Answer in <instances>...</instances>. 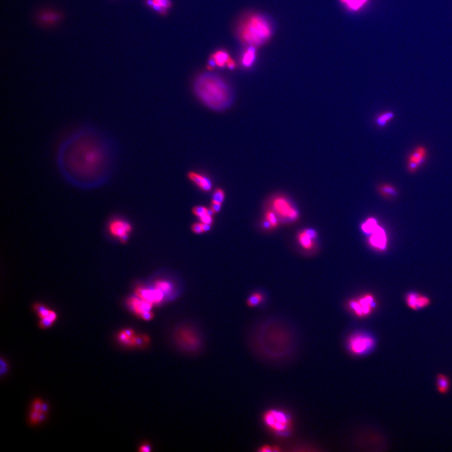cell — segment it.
Here are the masks:
<instances>
[{"mask_svg": "<svg viewBox=\"0 0 452 452\" xmlns=\"http://www.w3.org/2000/svg\"><path fill=\"white\" fill-rule=\"evenodd\" d=\"M115 150L102 132L83 128L73 132L58 147L56 164L61 175L73 184L91 187L109 180L114 171Z\"/></svg>", "mask_w": 452, "mask_h": 452, "instance_id": "1", "label": "cell"}, {"mask_svg": "<svg viewBox=\"0 0 452 452\" xmlns=\"http://www.w3.org/2000/svg\"><path fill=\"white\" fill-rule=\"evenodd\" d=\"M194 89L202 102L210 109L223 111L231 105V91L218 75L209 72L200 75L195 80Z\"/></svg>", "mask_w": 452, "mask_h": 452, "instance_id": "2", "label": "cell"}, {"mask_svg": "<svg viewBox=\"0 0 452 452\" xmlns=\"http://www.w3.org/2000/svg\"><path fill=\"white\" fill-rule=\"evenodd\" d=\"M273 34L272 25L267 18L258 14H251L242 19L237 29V35L242 44L260 47L269 41Z\"/></svg>", "mask_w": 452, "mask_h": 452, "instance_id": "3", "label": "cell"}, {"mask_svg": "<svg viewBox=\"0 0 452 452\" xmlns=\"http://www.w3.org/2000/svg\"><path fill=\"white\" fill-rule=\"evenodd\" d=\"M263 419L266 425L273 432L278 433H285L290 427V421L286 414L282 411L274 409L268 411L264 415Z\"/></svg>", "mask_w": 452, "mask_h": 452, "instance_id": "4", "label": "cell"}, {"mask_svg": "<svg viewBox=\"0 0 452 452\" xmlns=\"http://www.w3.org/2000/svg\"><path fill=\"white\" fill-rule=\"evenodd\" d=\"M374 345V339L365 334H355L348 340V347L350 351L356 355L365 354L371 350Z\"/></svg>", "mask_w": 452, "mask_h": 452, "instance_id": "5", "label": "cell"}, {"mask_svg": "<svg viewBox=\"0 0 452 452\" xmlns=\"http://www.w3.org/2000/svg\"><path fill=\"white\" fill-rule=\"evenodd\" d=\"M273 207L275 212L284 220L295 221L298 218V211L285 197L275 198L273 200Z\"/></svg>", "mask_w": 452, "mask_h": 452, "instance_id": "6", "label": "cell"}, {"mask_svg": "<svg viewBox=\"0 0 452 452\" xmlns=\"http://www.w3.org/2000/svg\"><path fill=\"white\" fill-rule=\"evenodd\" d=\"M428 150L424 146H418L412 151L407 159V170L410 173H415L427 161Z\"/></svg>", "mask_w": 452, "mask_h": 452, "instance_id": "7", "label": "cell"}, {"mask_svg": "<svg viewBox=\"0 0 452 452\" xmlns=\"http://www.w3.org/2000/svg\"><path fill=\"white\" fill-rule=\"evenodd\" d=\"M131 229V226L128 223L121 220L113 221L109 225L111 234L117 237L122 242H126L128 240V234Z\"/></svg>", "mask_w": 452, "mask_h": 452, "instance_id": "8", "label": "cell"}, {"mask_svg": "<svg viewBox=\"0 0 452 452\" xmlns=\"http://www.w3.org/2000/svg\"><path fill=\"white\" fill-rule=\"evenodd\" d=\"M135 294L136 296L141 300L148 301L153 304H159L161 303L164 298V293L160 289H148L138 287L136 289Z\"/></svg>", "mask_w": 452, "mask_h": 452, "instance_id": "9", "label": "cell"}, {"mask_svg": "<svg viewBox=\"0 0 452 452\" xmlns=\"http://www.w3.org/2000/svg\"><path fill=\"white\" fill-rule=\"evenodd\" d=\"M369 242L376 250H385L388 245L387 234L381 226L379 225L378 227L371 233L369 238Z\"/></svg>", "mask_w": 452, "mask_h": 452, "instance_id": "10", "label": "cell"}, {"mask_svg": "<svg viewBox=\"0 0 452 452\" xmlns=\"http://www.w3.org/2000/svg\"><path fill=\"white\" fill-rule=\"evenodd\" d=\"M407 305L413 310L422 309L430 305V300L427 296L411 292L406 296Z\"/></svg>", "mask_w": 452, "mask_h": 452, "instance_id": "11", "label": "cell"}, {"mask_svg": "<svg viewBox=\"0 0 452 452\" xmlns=\"http://www.w3.org/2000/svg\"><path fill=\"white\" fill-rule=\"evenodd\" d=\"M127 303H128L129 307H130L131 310L136 315L140 317L145 312L151 311L153 306H154L153 303L141 300L138 296L129 298L128 300L127 301Z\"/></svg>", "mask_w": 452, "mask_h": 452, "instance_id": "12", "label": "cell"}, {"mask_svg": "<svg viewBox=\"0 0 452 452\" xmlns=\"http://www.w3.org/2000/svg\"><path fill=\"white\" fill-rule=\"evenodd\" d=\"M35 308H36V310L38 312L39 317L41 318L40 326L42 327V328H47V327H51L54 322L56 321V315L53 311L41 305L36 306Z\"/></svg>", "mask_w": 452, "mask_h": 452, "instance_id": "13", "label": "cell"}, {"mask_svg": "<svg viewBox=\"0 0 452 452\" xmlns=\"http://www.w3.org/2000/svg\"><path fill=\"white\" fill-rule=\"evenodd\" d=\"M229 57V54L226 53V51H218L216 52L215 53L211 56L208 65V69L213 70L215 66H218L220 67H225Z\"/></svg>", "mask_w": 452, "mask_h": 452, "instance_id": "14", "label": "cell"}, {"mask_svg": "<svg viewBox=\"0 0 452 452\" xmlns=\"http://www.w3.org/2000/svg\"><path fill=\"white\" fill-rule=\"evenodd\" d=\"M188 177L204 191L209 192L212 189L213 184L211 180L206 176L200 175L194 171H190L188 174Z\"/></svg>", "mask_w": 452, "mask_h": 452, "instance_id": "15", "label": "cell"}, {"mask_svg": "<svg viewBox=\"0 0 452 452\" xmlns=\"http://www.w3.org/2000/svg\"><path fill=\"white\" fill-rule=\"evenodd\" d=\"M363 309L364 317L368 316L376 307L375 298L371 294H366L358 299Z\"/></svg>", "mask_w": 452, "mask_h": 452, "instance_id": "16", "label": "cell"}, {"mask_svg": "<svg viewBox=\"0 0 452 452\" xmlns=\"http://www.w3.org/2000/svg\"><path fill=\"white\" fill-rule=\"evenodd\" d=\"M148 6L162 15H166L167 11L171 6L170 0H146Z\"/></svg>", "mask_w": 452, "mask_h": 452, "instance_id": "17", "label": "cell"}, {"mask_svg": "<svg viewBox=\"0 0 452 452\" xmlns=\"http://www.w3.org/2000/svg\"><path fill=\"white\" fill-rule=\"evenodd\" d=\"M178 337L183 344L188 347H195L197 345L198 340L195 334L188 330L181 331Z\"/></svg>", "mask_w": 452, "mask_h": 452, "instance_id": "18", "label": "cell"}, {"mask_svg": "<svg viewBox=\"0 0 452 452\" xmlns=\"http://www.w3.org/2000/svg\"><path fill=\"white\" fill-rule=\"evenodd\" d=\"M256 47L248 46V48L242 54L241 63L244 67H250L253 64L256 58Z\"/></svg>", "mask_w": 452, "mask_h": 452, "instance_id": "19", "label": "cell"}, {"mask_svg": "<svg viewBox=\"0 0 452 452\" xmlns=\"http://www.w3.org/2000/svg\"><path fill=\"white\" fill-rule=\"evenodd\" d=\"M379 192L386 199H393L397 196L398 192L394 185L389 183H383L378 187Z\"/></svg>", "mask_w": 452, "mask_h": 452, "instance_id": "20", "label": "cell"}, {"mask_svg": "<svg viewBox=\"0 0 452 452\" xmlns=\"http://www.w3.org/2000/svg\"><path fill=\"white\" fill-rule=\"evenodd\" d=\"M340 1L350 10L357 11L366 6L369 0H340Z\"/></svg>", "mask_w": 452, "mask_h": 452, "instance_id": "21", "label": "cell"}, {"mask_svg": "<svg viewBox=\"0 0 452 452\" xmlns=\"http://www.w3.org/2000/svg\"><path fill=\"white\" fill-rule=\"evenodd\" d=\"M437 387L439 392L441 394H446L449 392L451 387V381L445 374H440L437 378Z\"/></svg>", "mask_w": 452, "mask_h": 452, "instance_id": "22", "label": "cell"}, {"mask_svg": "<svg viewBox=\"0 0 452 452\" xmlns=\"http://www.w3.org/2000/svg\"><path fill=\"white\" fill-rule=\"evenodd\" d=\"M395 113L390 111L381 113L380 114L377 116L375 119L376 125L385 127L395 118Z\"/></svg>", "mask_w": 452, "mask_h": 452, "instance_id": "23", "label": "cell"}, {"mask_svg": "<svg viewBox=\"0 0 452 452\" xmlns=\"http://www.w3.org/2000/svg\"><path fill=\"white\" fill-rule=\"evenodd\" d=\"M298 240L301 246L307 250L312 249L314 246V239L310 237L305 230L299 233Z\"/></svg>", "mask_w": 452, "mask_h": 452, "instance_id": "24", "label": "cell"}, {"mask_svg": "<svg viewBox=\"0 0 452 452\" xmlns=\"http://www.w3.org/2000/svg\"><path fill=\"white\" fill-rule=\"evenodd\" d=\"M379 224L375 219L371 218L367 219L366 222L362 224L361 229L362 231L366 234L370 235L374 230L378 227Z\"/></svg>", "mask_w": 452, "mask_h": 452, "instance_id": "25", "label": "cell"}, {"mask_svg": "<svg viewBox=\"0 0 452 452\" xmlns=\"http://www.w3.org/2000/svg\"><path fill=\"white\" fill-rule=\"evenodd\" d=\"M348 305H349L350 308H351V310L355 313V314L357 316L359 317H364L363 309H362V305L361 303H360L359 300H350L349 301V302H348Z\"/></svg>", "mask_w": 452, "mask_h": 452, "instance_id": "26", "label": "cell"}, {"mask_svg": "<svg viewBox=\"0 0 452 452\" xmlns=\"http://www.w3.org/2000/svg\"><path fill=\"white\" fill-rule=\"evenodd\" d=\"M46 418V413L41 411L32 410L30 413V422L36 425Z\"/></svg>", "mask_w": 452, "mask_h": 452, "instance_id": "27", "label": "cell"}, {"mask_svg": "<svg viewBox=\"0 0 452 452\" xmlns=\"http://www.w3.org/2000/svg\"><path fill=\"white\" fill-rule=\"evenodd\" d=\"M155 288L160 289L164 294H167L171 292V289H172V286L169 282L159 281L155 282Z\"/></svg>", "mask_w": 452, "mask_h": 452, "instance_id": "28", "label": "cell"}, {"mask_svg": "<svg viewBox=\"0 0 452 452\" xmlns=\"http://www.w3.org/2000/svg\"><path fill=\"white\" fill-rule=\"evenodd\" d=\"M263 296L260 293H256L252 295L248 300V305L249 307H253L258 305L263 301Z\"/></svg>", "mask_w": 452, "mask_h": 452, "instance_id": "29", "label": "cell"}, {"mask_svg": "<svg viewBox=\"0 0 452 452\" xmlns=\"http://www.w3.org/2000/svg\"><path fill=\"white\" fill-rule=\"evenodd\" d=\"M266 220L268 221L271 226L273 228L277 227L279 226V220H278L276 214L272 211H267L266 213Z\"/></svg>", "mask_w": 452, "mask_h": 452, "instance_id": "30", "label": "cell"}, {"mask_svg": "<svg viewBox=\"0 0 452 452\" xmlns=\"http://www.w3.org/2000/svg\"><path fill=\"white\" fill-rule=\"evenodd\" d=\"M225 199V194L222 189L218 188L213 194V201L222 204Z\"/></svg>", "mask_w": 452, "mask_h": 452, "instance_id": "31", "label": "cell"}, {"mask_svg": "<svg viewBox=\"0 0 452 452\" xmlns=\"http://www.w3.org/2000/svg\"><path fill=\"white\" fill-rule=\"evenodd\" d=\"M207 211V208H206V207L202 206H197L195 207L193 209L192 211L193 213H194L195 216L201 218V217L206 215Z\"/></svg>", "mask_w": 452, "mask_h": 452, "instance_id": "32", "label": "cell"}, {"mask_svg": "<svg viewBox=\"0 0 452 452\" xmlns=\"http://www.w3.org/2000/svg\"><path fill=\"white\" fill-rule=\"evenodd\" d=\"M44 402L40 399L35 400L34 402V403L32 404V410L35 411H42V406H43Z\"/></svg>", "mask_w": 452, "mask_h": 452, "instance_id": "33", "label": "cell"}, {"mask_svg": "<svg viewBox=\"0 0 452 452\" xmlns=\"http://www.w3.org/2000/svg\"><path fill=\"white\" fill-rule=\"evenodd\" d=\"M193 231L197 234H200L204 232L203 227H202V223H195L192 226Z\"/></svg>", "mask_w": 452, "mask_h": 452, "instance_id": "34", "label": "cell"}, {"mask_svg": "<svg viewBox=\"0 0 452 452\" xmlns=\"http://www.w3.org/2000/svg\"><path fill=\"white\" fill-rule=\"evenodd\" d=\"M200 220H201L202 223L208 224V225H211L213 223V217L207 215V214L204 216L201 217V218H200Z\"/></svg>", "mask_w": 452, "mask_h": 452, "instance_id": "35", "label": "cell"}, {"mask_svg": "<svg viewBox=\"0 0 452 452\" xmlns=\"http://www.w3.org/2000/svg\"><path fill=\"white\" fill-rule=\"evenodd\" d=\"M154 317V314H153L151 311H148V312H146L144 314H143L142 315H141V318L143 320H147V321H148V320H152Z\"/></svg>", "mask_w": 452, "mask_h": 452, "instance_id": "36", "label": "cell"}, {"mask_svg": "<svg viewBox=\"0 0 452 452\" xmlns=\"http://www.w3.org/2000/svg\"><path fill=\"white\" fill-rule=\"evenodd\" d=\"M211 209L214 211V213H219L221 209V204L218 202H212Z\"/></svg>", "mask_w": 452, "mask_h": 452, "instance_id": "37", "label": "cell"}, {"mask_svg": "<svg viewBox=\"0 0 452 452\" xmlns=\"http://www.w3.org/2000/svg\"><path fill=\"white\" fill-rule=\"evenodd\" d=\"M226 65H227V67L229 68V69L232 70L235 69L236 64H235L234 60H233L232 58L229 57V60H227V64H226Z\"/></svg>", "mask_w": 452, "mask_h": 452, "instance_id": "38", "label": "cell"}, {"mask_svg": "<svg viewBox=\"0 0 452 452\" xmlns=\"http://www.w3.org/2000/svg\"><path fill=\"white\" fill-rule=\"evenodd\" d=\"M305 230L306 232H307V234L310 235V237H312L313 239H314L316 238L317 236V233L316 231H315V230L311 229H305Z\"/></svg>", "mask_w": 452, "mask_h": 452, "instance_id": "39", "label": "cell"}, {"mask_svg": "<svg viewBox=\"0 0 452 452\" xmlns=\"http://www.w3.org/2000/svg\"><path fill=\"white\" fill-rule=\"evenodd\" d=\"M140 452H148L150 451V447L148 446V445H143V446L141 447L140 449Z\"/></svg>", "mask_w": 452, "mask_h": 452, "instance_id": "40", "label": "cell"}, {"mask_svg": "<svg viewBox=\"0 0 452 452\" xmlns=\"http://www.w3.org/2000/svg\"><path fill=\"white\" fill-rule=\"evenodd\" d=\"M202 227H203L204 232L209 231V230L211 229V225H208V224L202 223Z\"/></svg>", "mask_w": 452, "mask_h": 452, "instance_id": "41", "label": "cell"}, {"mask_svg": "<svg viewBox=\"0 0 452 452\" xmlns=\"http://www.w3.org/2000/svg\"><path fill=\"white\" fill-rule=\"evenodd\" d=\"M214 214H215V213H214V211L213 210V209H212L211 208L207 209V215L213 217L214 215Z\"/></svg>", "mask_w": 452, "mask_h": 452, "instance_id": "42", "label": "cell"}]
</instances>
